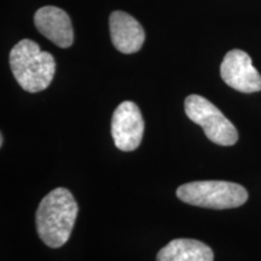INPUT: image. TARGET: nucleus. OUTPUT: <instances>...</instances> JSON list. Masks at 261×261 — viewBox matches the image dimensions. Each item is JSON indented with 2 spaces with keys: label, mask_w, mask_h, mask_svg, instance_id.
Wrapping results in <instances>:
<instances>
[{
  "label": "nucleus",
  "mask_w": 261,
  "mask_h": 261,
  "mask_svg": "<svg viewBox=\"0 0 261 261\" xmlns=\"http://www.w3.org/2000/svg\"><path fill=\"white\" fill-rule=\"evenodd\" d=\"M76 201L65 188H57L45 196L39 204L35 224L40 240L50 248L64 246L70 238L76 220Z\"/></svg>",
  "instance_id": "f257e3e1"
},
{
  "label": "nucleus",
  "mask_w": 261,
  "mask_h": 261,
  "mask_svg": "<svg viewBox=\"0 0 261 261\" xmlns=\"http://www.w3.org/2000/svg\"><path fill=\"white\" fill-rule=\"evenodd\" d=\"M9 62L16 81L31 93L46 90L56 73L54 56L50 52L41 51L31 39H23L12 47Z\"/></svg>",
  "instance_id": "f03ea898"
},
{
  "label": "nucleus",
  "mask_w": 261,
  "mask_h": 261,
  "mask_svg": "<svg viewBox=\"0 0 261 261\" xmlns=\"http://www.w3.org/2000/svg\"><path fill=\"white\" fill-rule=\"evenodd\" d=\"M178 198L185 203L211 210L241 207L248 200L242 185L224 180H202L182 184L177 189Z\"/></svg>",
  "instance_id": "7ed1b4c3"
},
{
  "label": "nucleus",
  "mask_w": 261,
  "mask_h": 261,
  "mask_svg": "<svg viewBox=\"0 0 261 261\" xmlns=\"http://www.w3.org/2000/svg\"><path fill=\"white\" fill-rule=\"evenodd\" d=\"M185 114L192 122L204 130L211 142L221 146H231L238 140L236 127L213 103L198 94H190L185 99Z\"/></svg>",
  "instance_id": "20e7f679"
},
{
  "label": "nucleus",
  "mask_w": 261,
  "mask_h": 261,
  "mask_svg": "<svg viewBox=\"0 0 261 261\" xmlns=\"http://www.w3.org/2000/svg\"><path fill=\"white\" fill-rule=\"evenodd\" d=\"M221 79L227 86L243 93L261 91V75L253 65L252 58L242 50H231L220 65Z\"/></svg>",
  "instance_id": "39448f33"
},
{
  "label": "nucleus",
  "mask_w": 261,
  "mask_h": 261,
  "mask_svg": "<svg viewBox=\"0 0 261 261\" xmlns=\"http://www.w3.org/2000/svg\"><path fill=\"white\" fill-rule=\"evenodd\" d=\"M144 120L138 106L125 100L116 108L112 119V136L116 148L121 151H133L142 143Z\"/></svg>",
  "instance_id": "423d86ee"
},
{
  "label": "nucleus",
  "mask_w": 261,
  "mask_h": 261,
  "mask_svg": "<svg viewBox=\"0 0 261 261\" xmlns=\"http://www.w3.org/2000/svg\"><path fill=\"white\" fill-rule=\"evenodd\" d=\"M34 24L40 34L61 48L74 42V31L69 15L56 6H44L34 15Z\"/></svg>",
  "instance_id": "0eeeda50"
},
{
  "label": "nucleus",
  "mask_w": 261,
  "mask_h": 261,
  "mask_svg": "<svg viewBox=\"0 0 261 261\" xmlns=\"http://www.w3.org/2000/svg\"><path fill=\"white\" fill-rule=\"evenodd\" d=\"M110 37L117 51L129 55L142 48L145 33L135 17L123 11H114L109 18Z\"/></svg>",
  "instance_id": "6e6552de"
},
{
  "label": "nucleus",
  "mask_w": 261,
  "mask_h": 261,
  "mask_svg": "<svg viewBox=\"0 0 261 261\" xmlns=\"http://www.w3.org/2000/svg\"><path fill=\"white\" fill-rule=\"evenodd\" d=\"M214 254L207 244L190 238L173 240L160 250L156 261H213Z\"/></svg>",
  "instance_id": "1a4fd4ad"
},
{
  "label": "nucleus",
  "mask_w": 261,
  "mask_h": 261,
  "mask_svg": "<svg viewBox=\"0 0 261 261\" xmlns=\"http://www.w3.org/2000/svg\"><path fill=\"white\" fill-rule=\"evenodd\" d=\"M3 144H4V136L0 135V146H3Z\"/></svg>",
  "instance_id": "9d476101"
}]
</instances>
